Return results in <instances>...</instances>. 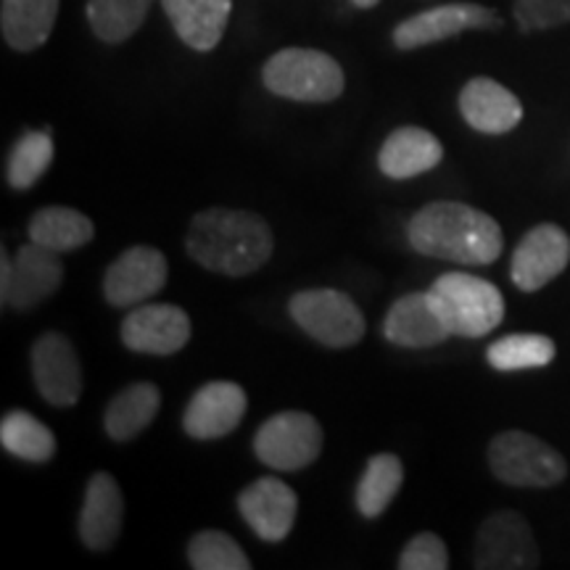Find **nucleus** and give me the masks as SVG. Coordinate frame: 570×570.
I'll use <instances>...</instances> for the list:
<instances>
[{
    "mask_svg": "<svg viewBox=\"0 0 570 570\" xmlns=\"http://www.w3.org/2000/svg\"><path fill=\"white\" fill-rule=\"evenodd\" d=\"M449 550L436 533H417L399 554V570H446Z\"/></svg>",
    "mask_w": 570,
    "mask_h": 570,
    "instance_id": "2f4dec72",
    "label": "nucleus"
},
{
    "mask_svg": "<svg viewBox=\"0 0 570 570\" xmlns=\"http://www.w3.org/2000/svg\"><path fill=\"white\" fill-rule=\"evenodd\" d=\"M0 444L13 458L35 462V465L51 462L56 454V436L51 428L24 410L6 412L0 420Z\"/></svg>",
    "mask_w": 570,
    "mask_h": 570,
    "instance_id": "a878e982",
    "label": "nucleus"
},
{
    "mask_svg": "<svg viewBox=\"0 0 570 570\" xmlns=\"http://www.w3.org/2000/svg\"><path fill=\"white\" fill-rule=\"evenodd\" d=\"M27 235L35 244L67 254L88 246L96 235V225L88 214L69 209V206H46V209L32 214Z\"/></svg>",
    "mask_w": 570,
    "mask_h": 570,
    "instance_id": "b1692460",
    "label": "nucleus"
},
{
    "mask_svg": "<svg viewBox=\"0 0 570 570\" xmlns=\"http://www.w3.org/2000/svg\"><path fill=\"white\" fill-rule=\"evenodd\" d=\"M473 566L479 570H531L541 566V552L531 525L515 510H499L475 533Z\"/></svg>",
    "mask_w": 570,
    "mask_h": 570,
    "instance_id": "6e6552de",
    "label": "nucleus"
},
{
    "mask_svg": "<svg viewBox=\"0 0 570 570\" xmlns=\"http://www.w3.org/2000/svg\"><path fill=\"white\" fill-rule=\"evenodd\" d=\"M356 9H373V6L381 3V0H352Z\"/></svg>",
    "mask_w": 570,
    "mask_h": 570,
    "instance_id": "72a5a7b5",
    "label": "nucleus"
},
{
    "mask_svg": "<svg viewBox=\"0 0 570 570\" xmlns=\"http://www.w3.org/2000/svg\"><path fill=\"white\" fill-rule=\"evenodd\" d=\"M32 377L51 407H75L82 396L80 356L63 333H42L30 352Z\"/></svg>",
    "mask_w": 570,
    "mask_h": 570,
    "instance_id": "9d476101",
    "label": "nucleus"
},
{
    "mask_svg": "<svg viewBox=\"0 0 570 570\" xmlns=\"http://www.w3.org/2000/svg\"><path fill=\"white\" fill-rule=\"evenodd\" d=\"M323 441V428L309 412L285 410L259 425L254 436V454L262 465L281 473H296L320 458Z\"/></svg>",
    "mask_w": 570,
    "mask_h": 570,
    "instance_id": "0eeeda50",
    "label": "nucleus"
},
{
    "mask_svg": "<svg viewBox=\"0 0 570 570\" xmlns=\"http://www.w3.org/2000/svg\"><path fill=\"white\" fill-rule=\"evenodd\" d=\"M151 6L154 0H88L90 30L98 40L117 46L140 30Z\"/></svg>",
    "mask_w": 570,
    "mask_h": 570,
    "instance_id": "cd10ccee",
    "label": "nucleus"
},
{
    "mask_svg": "<svg viewBox=\"0 0 570 570\" xmlns=\"http://www.w3.org/2000/svg\"><path fill=\"white\" fill-rule=\"evenodd\" d=\"M238 510L256 537L277 544L294 529L298 497L285 481L265 475L240 491Z\"/></svg>",
    "mask_w": 570,
    "mask_h": 570,
    "instance_id": "2eb2a0df",
    "label": "nucleus"
},
{
    "mask_svg": "<svg viewBox=\"0 0 570 570\" xmlns=\"http://www.w3.org/2000/svg\"><path fill=\"white\" fill-rule=\"evenodd\" d=\"M383 336L402 348H431L452 336L428 291L402 296L383 320Z\"/></svg>",
    "mask_w": 570,
    "mask_h": 570,
    "instance_id": "a211bd4d",
    "label": "nucleus"
},
{
    "mask_svg": "<svg viewBox=\"0 0 570 570\" xmlns=\"http://www.w3.org/2000/svg\"><path fill=\"white\" fill-rule=\"evenodd\" d=\"M441 159H444V146L436 135L423 127H399L383 140L377 167L389 180H412L436 169Z\"/></svg>",
    "mask_w": 570,
    "mask_h": 570,
    "instance_id": "aec40b11",
    "label": "nucleus"
},
{
    "mask_svg": "<svg viewBox=\"0 0 570 570\" xmlns=\"http://www.w3.org/2000/svg\"><path fill=\"white\" fill-rule=\"evenodd\" d=\"M412 248L454 265H491L504 248L502 227L487 212L460 202L425 204L407 225Z\"/></svg>",
    "mask_w": 570,
    "mask_h": 570,
    "instance_id": "f03ea898",
    "label": "nucleus"
},
{
    "mask_svg": "<svg viewBox=\"0 0 570 570\" xmlns=\"http://www.w3.org/2000/svg\"><path fill=\"white\" fill-rule=\"evenodd\" d=\"M188 256L212 273L246 277L269 262L275 238L265 217L240 209H206L190 219Z\"/></svg>",
    "mask_w": 570,
    "mask_h": 570,
    "instance_id": "f257e3e1",
    "label": "nucleus"
},
{
    "mask_svg": "<svg viewBox=\"0 0 570 570\" xmlns=\"http://www.w3.org/2000/svg\"><path fill=\"white\" fill-rule=\"evenodd\" d=\"M61 254L30 240L11 259V291L6 306L17 312H30L46 298H51L61 288Z\"/></svg>",
    "mask_w": 570,
    "mask_h": 570,
    "instance_id": "dca6fc26",
    "label": "nucleus"
},
{
    "mask_svg": "<svg viewBox=\"0 0 570 570\" xmlns=\"http://www.w3.org/2000/svg\"><path fill=\"white\" fill-rule=\"evenodd\" d=\"M161 6L177 38L198 53L219 46L233 11V0H161Z\"/></svg>",
    "mask_w": 570,
    "mask_h": 570,
    "instance_id": "412c9836",
    "label": "nucleus"
},
{
    "mask_svg": "<svg viewBox=\"0 0 570 570\" xmlns=\"http://www.w3.org/2000/svg\"><path fill=\"white\" fill-rule=\"evenodd\" d=\"M161 391L154 383H132L111 399L104 415V428L114 441L138 439L159 415Z\"/></svg>",
    "mask_w": 570,
    "mask_h": 570,
    "instance_id": "5701e85b",
    "label": "nucleus"
},
{
    "mask_svg": "<svg viewBox=\"0 0 570 570\" xmlns=\"http://www.w3.org/2000/svg\"><path fill=\"white\" fill-rule=\"evenodd\" d=\"M288 312L306 336L327 348H348L365 336V315L336 288H309L291 296Z\"/></svg>",
    "mask_w": 570,
    "mask_h": 570,
    "instance_id": "423d86ee",
    "label": "nucleus"
},
{
    "mask_svg": "<svg viewBox=\"0 0 570 570\" xmlns=\"http://www.w3.org/2000/svg\"><path fill=\"white\" fill-rule=\"evenodd\" d=\"M428 294H431L452 336H489L504 320L502 291L483 277L470 273H446L433 281Z\"/></svg>",
    "mask_w": 570,
    "mask_h": 570,
    "instance_id": "20e7f679",
    "label": "nucleus"
},
{
    "mask_svg": "<svg viewBox=\"0 0 570 570\" xmlns=\"http://www.w3.org/2000/svg\"><path fill=\"white\" fill-rule=\"evenodd\" d=\"M570 262V238L560 225L541 223L523 235L515 246L510 277L525 294L541 291L566 273Z\"/></svg>",
    "mask_w": 570,
    "mask_h": 570,
    "instance_id": "ddd939ff",
    "label": "nucleus"
},
{
    "mask_svg": "<svg viewBox=\"0 0 570 570\" xmlns=\"http://www.w3.org/2000/svg\"><path fill=\"white\" fill-rule=\"evenodd\" d=\"M404 481V465L396 454H375L370 458L365 473L356 483V510L362 518L375 520L391 508Z\"/></svg>",
    "mask_w": 570,
    "mask_h": 570,
    "instance_id": "393cba45",
    "label": "nucleus"
},
{
    "mask_svg": "<svg viewBox=\"0 0 570 570\" xmlns=\"http://www.w3.org/2000/svg\"><path fill=\"white\" fill-rule=\"evenodd\" d=\"M460 114L483 135H504L523 119V104L512 90L491 77H473L460 92Z\"/></svg>",
    "mask_w": 570,
    "mask_h": 570,
    "instance_id": "6ab92c4d",
    "label": "nucleus"
},
{
    "mask_svg": "<svg viewBox=\"0 0 570 570\" xmlns=\"http://www.w3.org/2000/svg\"><path fill=\"white\" fill-rule=\"evenodd\" d=\"M262 82L277 98L302 104H331L344 92L341 63L315 48H283L262 69Z\"/></svg>",
    "mask_w": 570,
    "mask_h": 570,
    "instance_id": "7ed1b4c3",
    "label": "nucleus"
},
{
    "mask_svg": "<svg viewBox=\"0 0 570 570\" xmlns=\"http://www.w3.org/2000/svg\"><path fill=\"white\" fill-rule=\"evenodd\" d=\"M502 17L481 3H446L436 9L420 11L404 19L394 30V46L399 51L433 46V42L458 38L470 30H499Z\"/></svg>",
    "mask_w": 570,
    "mask_h": 570,
    "instance_id": "1a4fd4ad",
    "label": "nucleus"
},
{
    "mask_svg": "<svg viewBox=\"0 0 570 570\" xmlns=\"http://www.w3.org/2000/svg\"><path fill=\"white\" fill-rule=\"evenodd\" d=\"M512 17L523 32H544L570 21V0H515Z\"/></svg>",
    "mask_w": 570,
    "mask_h": 570,
    "instance_id": "7c9ffc66",
    "label": "nucleus"
},
{
    "mask_svg": "<svg viewBox=\"0 0 570 570\" xmlns=\"http://www.w3.org/2000/svg\"><path fill=\"white\" fill-rule=\"evenodd\" d=\"M53 138L48 130L21 135L9 154L6 180H9L13 190H30L48 173V167L53 164Z\"/></svg>",
    "mask_w": 570,
    "mask_h": 570,
    "instance_id": "c85d7f7f",
    "label": "nucleus"
},
{
    "mask_svg": "<svg viewBox=\"0 0 570 570\" xmlns=\"http://www.w3.org/2000/svg\"><path fill=\"white\" fill-rule=\"evenodd\" d=\"M125 520V499L119 483L109 473L90 475L88 489H85V502L77 520L82 544L92 552L111 550L114 541L122 533Z\"/></svg>",
    "mask_w": 570,
    "mask_h": 570,
    "instance_id": "f3484780",
    "label": "nucleus"
},
{
    "mask_svg": "<svg viewBox=\"0 0 570 570\" xmlns=\"http://www.w3.org/2000/svg\"><path fill=\"white\" fill-rule=\"evenodd\" d=\"M489 468L497 481L515 489H550L568 475L558 449L525 431L497 433L489 444Z\"/></svg>",
    "mask_w": 570,
    "mask_h": 570,
    "instance_id": "39448f33",
    "label": "nucleus"
},
{
    "mask_svg": "<svg viewBox=\"0 0 570 570\" xmlns=\"http://www.w3.org/2000/svg\"><path fill=\"white\" fill-rule=\"evenodd\" d=\"M188 562L196 570H252L238 541L223 531H202L190 539Z\"/></svg>",
    "mask_w": 570,
    "mask_h": 570,
    "instance_id": "c756f323",
    "label": "nucleus"
},
{
    "mask_svg": "<svg viewBox=\"0 0 570 570\" xmlns=\"http://www.w3.org/2000/svg\"><path fill=\"white\" fill-rule=\"evenodd\" d=\"M119 336L135 354L169 356L190 341V317L175 304H138L127 312Z\"/></svg>",
    "mask_w": 570,
    "mask_h": 570,
    "instance_id": "f8f14e48",
    "label": "nucleus"
},
{
    "mask_svg": "<svg viewBox=\"0 0 570 570\" xmlns=\"http://www.w3.org/2000/svg\"><path fill=\"white\" fill-rule=\"evenodd\" d=\"M167 256L154 246H132L104 275V296L117 309L151 302L167 285Z\"/></svg>",
    "mask_w": 570,
    "mask_h": 570,
    "instance_id": "9b49d317",
    "label": "nucleus"
},
{
    "mask_svg": "<svg viewBox=\"0 0 570 570\" xmlns=\"http://www.w3.org/2000/svg\"><path fill=\"white\" fill-rule=\"evenodd\" d=\"M246 407V391L238 383L212 381L198 389L185 407L183 431L196 441L225 439L240 425Z\"/></svg>",
    "mask_w": 570,
    "mask_h": 570,
    "instance_id": "4468645a",
    "label": "nucleus"
},
{
    "mask_svg": "<svg viewBox=\"0 0 570 570\" xmlns=\"http://www.w3.org/2000/svg\"><path fill=\"white\" fill-rule=\"evenodd\" d=\"M0 273H3V281H0V304L6 306L9 302V291H11V256L0 254Z\"/></svg>",
    "mask_w": 570,
    "mask_h": 570,
    "instance_id": "473e14b6",
    "label": "nucleus"
},
{
    "mask_svg": "<svg viewBox=\"0 0 570 570\" xmlns=\"http://www.w3.org/2000/svg\"><path fill=\"white\" fill-rule=\"evenodd\" d=\"M59 0H0V32L19 53L38 51L51 38Z\"/></svg>",
    "mask_w": 570,
    "mask_h": 570,
    "instance_id": "4be33fe9",
    "label": "nucleus"
},
{
    "mask_svg": "<svg viewBox=\"0 0 570 570\" xmlns=\"http://www.w3.org/2000/svg\"><path fill=\"white\" fill-rule=\"evenodd\" d=\"M558 346L541 333H512L494 341L487 348L489 365L499 373H518V370H539L554 362Z\"/></svg>",
    "mask_w": 570,
    "mask_h": 570,
    "instance_id": "bb28decb",
    "label": "nucleus"
}]
</instances>
